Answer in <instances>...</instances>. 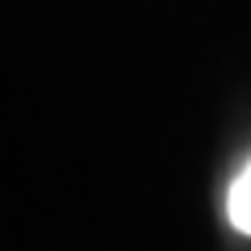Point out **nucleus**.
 Segmentation results:
<instances>
[{
    "instance_id": "f257e3e1",
    "label": "nucleus",
    "mask_w": 251,
    "mask_h": 251,
    "mask_svg": "<svg viewBox=\"0 0 251 251\" xmlns=\"http://www.w3.org/2000/svg\"><path fill=\"white\" fill-rule=\"evenodd\" d=\"M226 218H230L234 230L251 234V159H247V168H243L239 176H234V184H230V197H226Z\"/></svg>"
}]
</instances>
